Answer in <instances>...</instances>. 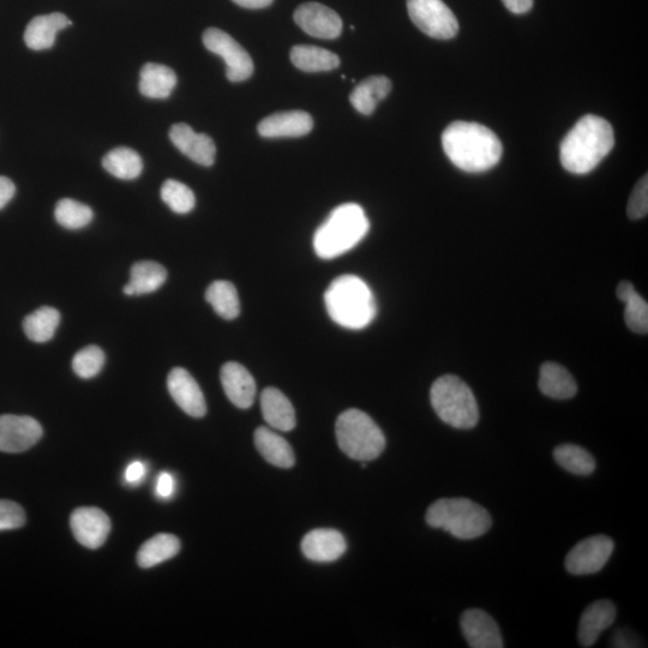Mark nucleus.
I'll list each match as a JSON object with an SVG mask.
<instances>
[{"label": "nucleus", "instance_id": "obj_22", "mask_svg": "<svg viewBox=\"0 0 648 648\" xmlns=\"http://www.w3.org/2000/svg\"><path fill=\"white\" fill-rule=\"evenodd\" d=\"M261 408L264 420L279 431L296 428V412L291 401L279 389L269 387L261 394Z\"/></svg>", "mask_w": 648, "mask_h": 648}, {"label": "nucleus", "instance_id": "obj_23", "mask_svg": "<svg viewBox=\"0 0 648 648\" xmlns=\"http://www.w3.org/2000/svg\"><path fill=\"white\" fill-rule=\"evenodd\" d=\"M539 389L551 399L568 400L578 393V384L564 366L548 362L540 368Z\"/></svg>", "mask_w": 648, "mask_h": 648}, {"label": "nucleus", "instance_id": "obj_28", "mask_svg": "<svg viewBox=\"0 0 648 648\" xmlns=\"http://www.w3.org/2000/svg\"><path fill=\"white\" fill-rule=\"evenodd\" d=\"M294 66L305 72L332 71L340 65V58L324 48L310 45H297L291 50Z\"/></svg>", "mask_w": 648, "mask_h": 648}, {"label": "nucleus", "instance_id": "obj_25", "mask_svg": "<svg viewBox=\"0 0 648 648\" xmlns=\"http://www.w3.org/2000/svg\"><path fill=\"white\" fill-rule=\"evenodd\" d=\"M177 86V76L166 65L148 63L140 76V92L149 99H167Z\"/></svg>", "mask_w": 648, "mask_h": 648}, {"label": "nucleus", "instance_id": "obj_7", "mask_svg": "<svg viewBox=\"0 0 648 648\" xmlns=\"http://www.w3.org/2000/svg\"><path fill=\"white\" fill-rule=\"evenodd\" d=\"M335 432L340 449L353 460L372 461L386 449V437L380 426L356 408L340 414Z\"/></svg>", "mask_w": 648, "mask_h": 648}, {"label": "nucleus", "instance_id": "obj_38", "mask_svg": "<svg viewBox=\"0 0 648 648\" xmlns=\"http://www.w3.org/2000/svg\"><path fill=\"white\" fill-rule=\"evenodd\" d=\"M648 213V178L642 177L629 197L627 214L632 220L644 219Z\"/></svg>", "mask_w": 648, "mask_h": 648}, {"label": "nucleus", "instance_id": "obj_26", "mask_svg": "<svg viewBox=\"0 0 648 648\" xmlns=\"http://www.w3.org/2000/svg\"><path fill=\"white\" fill-rule=\"evenodd\" d=\"M392 90V82L386 76H371L359 83L350 95V101L359 113L369 116Z\"/></svg>", "mask_w": 648, "mask_h": 648}, {"label": "nucleus", "instance_id": "obj_30", "mask_svg": "<svg viewBox=\"0 0 648 648\" xmlns=\"http://www.w3.org/2000/svg\"><path fill=\"white\" fill-rule=\"evenodd\" d=\"M102 166L113 177L122 180H134L141 176L143 161L134 149L119 147L111 150L102 159Z\"/></svg>", "mask_w": 648, "mask_h": 648}, {"label": "nucleus", "instance_id": "obj_45", "mask_svg": "<svg viewBox=\"0 0 648 648\" xmlns=\"http://www.w3.org/2000/svg\"><path fill=\"white\" fill-rule=\"evenodd\" d=\"M232 2L246 9H263L272 4L274 0H232Z\"/></svg>", "mask_w": 648, "mask_h": 648}, {"label": "nucleus", "instance_id": "obj_2", "mask_svg": "<svg viewBox=\"0 0 648 648\" xmlns=\"http://www.w3.org/2000/svg\"><path fill=\"white\" fill-rule=\"evenodd\" d=\"M614 146V129L608 120L588 114L563 138L561 164L570 173L586 174L593 171Z\"/></svg>", "mask_w": 648, "mask_h": 648}, {"label": "nucleus", "instance_id": "obj_44", "mask_svg": "<svg viewBox=\"0 0 648 648\" xmlns=\"http://www.w3.org/2000/svg\"><path fill=\"white\" fill-rule=\"evenodd\" d=\"M611 644V646L614 647H634L635 641L632 634H628L627 630L620 629L615 633L614 638H612Z\"/></svg>", "mask_w": 648, "mask_h": 648}, {"label": "nucleus", "instance_id": "obj_21", "mask_svg": "<svg viewBox=\"0 0 648 648\" xmlns=\"http://www.w3.org/2000/svg\"><path fill=\"white\" fill-rule=\"evenodd\" d=\"M71 24L69 18L60 12L35 17L24 32V41L30 50H48L56 42L60 30L70 27Z\"/></svg>", "mask_w": 648, "mask_h": 648}, {"label": "nucleus", "instance_id": "obj_1", "mask_svg": "<svg viewBox=\"0 0 648 648\" xmlns=\"http://www.w3.org/2000/svg\"><path fill=\"white\" fill-rule=\"evenodd\" d=\"M444 153L461 171L491 170L502 158L503 147L495 132L478 123L454 122L442 134Z\"/></svg>", "mask_w": 648, "mask_h": 648}, {"label": "nucleus", "instance_id": "obj_41", "mask_svg": "<svg viewBox=\"0 0 648 648\" xmlns=\"http://www.w3.org/2000/svg\"><path fill=\"white\" fill-rule=\"evenodd\" d=\"M146 476V465L142 461H134L126 468L125 480L131 485L140 484Z\"/></svg>", "mask_w": 648, "mask_h": 648}, {"label": "nucleus", "instance_id": "obj_32", "mask_svg": "<svg viewBox=\"0 0 648 648\" xmlns=\"http://www.w3.org/2000/svg\"><path fill=\"white\" fill-rule=\"evenodd\" d=\"M206 300L224 320L231 321L239 316L238 292L230 281L219 280L210 284L206 291Z\"/></svg>", "mask_w": 648, "mask_h": 648}, {"label": "nucleus", "instance_id": "obj_18", "mask_svg": "<svg viewBox=\"0 0 648 648\" xmlns=\"http://www.w3.org/2000/svg\"><path fill=\"white\" fill-rule=\"evenodd\" d=\"M616 620V606L608 599L597 600L582 612L578 639L582 647H592Z\"/></svg>", "mask_w": 648, "mask_h": 648}, {"label": "nucleus", "instance_id": "obj_36", "mask_svg": "<svg viewBox=\"0 0 648 648\" xmlns=\"http://www.w3.org/2000/svg\"><path fill=\"white\" fill-rule=\"evenodd\" d=\"M105 360L104 351L99 346L90 345L75 354L72 359V369L78 377L89 380V378L99 375V372L104 368Z\"/></svg>", "mask_w": 648, "mask_h": 648}, {"label": "nucleus", "instance_id": "obj_9", "mask_svg": "<svg viewBox=\"0 0 648 648\" xmlns=\"http://www.w3.org/2000/svg\"><path fill=\"white\" fill-rule=\"evenodd\" d=\"M207 50L225 60L226 76L231 82H243L254 74V62L250 54L224 30L209 28L203 33Z\"/></svg>", "mask_w": 648, "mask_h": 648}, {"label": "nucleus", "instance_id": "obj_19", "mask_svg": "<svg viewBox=\"0 0 648 648\" xmlns=\"http://www.w3.org/2000/svg\"><path fill=\"white\" fill-rule=\"evenodd\" d=\"M314 128V119L304 111L274 113L257 126L258 134L266 138L302 137Z\"/></svg>", "mask_w": 648, "mask_h": 648}, {"label": "nucleus", "instance_id": "obj_37", "mask_svg": "<svg viewBox=\"0 0 648 648\" xmlns=\"http://www.w3.org/2000/svg\"><path fill=\"white\" fill-rule=\"evenodd\" d=\"M626 304L624 321L632 332L647 334L648 332V304L635 290L622 300Z\"/></svg>", "mask_w": 648, "mask_h": 648}, {"label": "nucleus", "instance_id": "obj_5", "mask_svg": "<svg viewBox=\"0 0 648 648\" xmlns=\"http://www.w3.org/2000/svg\"><path fill=\"white\" fill-rule=\"evenodd\" d=\"M425 520L430 527L464 540L482 537L492 526L488 510L468 498L437 500L429 507Z\"/></svg>", "mask_w": 648, "mask_h": 648}, {"label": "nucleus", "instance_id": "obj_33", "mask_svg": "<svg viewBox=\"0 0 648 648\" xmlns=\"http://www.w3.org/2000/svg\"><path fill=\"white\" fill-rule=\"evenodd\" d=\"M554 459L564 470L576 476H590L596 470L597 462L585 448L576 444H561L554 450Z\"/></svg>", "mask_w": 648, "mask_h": 648}, {"label": "nucleus", "instance_id": "obj_8", "mask_svg": "<svg viewBox=\"0 0 648 648\" xmlns=\"http://www.w3.org/2000/svg\"><path fill=\"white\" fill-rule=\"evenodd\" d=\"M408 15L416 26L430 38L453 39L459 32V22L442 0H407Z\"/></svg>", "mask_w": 648, "mask_h": 648}, {"label": "nucleus", "instance_id": "obj_31", "mask_svg": "<svg viewBox=\"0 0 648 648\" xmlns=\"http://www.w3.org/2000/svg\"><path fill=\"white\" fill-rule=\"evenodd\" d=\"M166 280L167 270L160 263L140 261L131 268L129 285L135 296H143L158 291Z\"/></svg>", "mask_w": 648, "mask_h": 648}, {"label": "nucleus", "instance_id": "obj_42", "mask_svg": "<svg viewBox=\"0 0 648 648\" xmlns=\"http://www.w3.org/2000/svg\"><path fill=\"white\" fill-rule=\"evenodd\" d=\"M16 194V186L9 178L0 177V209H3Z\"/></svg>", "mask_w": 648, "mask_h": 648}, {"label": "nucleus", "instance_id": "obj_27", "mask_svg": "<svg viewBox=\"0 0 648 648\" xmlns=\"http://www.w3.org/2000/svg\"><path fill=\"white\" fill-rule=\"evenodd\" d=\"M180 550V542L176 536L168 533L156 534L147 540L137 552V563L142 568H152L171 560Z\"/></svg>", "mask_w": 648, "mask_h": 648}, {"label": "nucleus", "instance_id": "obj_6", "mask_svg": "<svg viewBox=\"0 0 648 648\" xmlns=\"http://www.w3.org/2000/svg\"><path fill=\"white\" fill-rule=\"evenodd\" d=\"M430 401L438 418L455 429L470 430L479 422L476 396L458 376L437 378L430 390Z\"/></svg>", "mask_w": 648, "mask_h": 648}, {"label": "nucleus", "instance_id": "obj_13", "mask_svg": "<svg viewBox=\"0 0 648 648\" xmlns=\"http://www.w3.org/2000/svg\"><path fill=\"white\" fill-rule=\"evenodd\" d=\"M294 21L306 34L318 39H335L341 34L342 21L336 12L320 3H305L294 11Z\"/></svg>", "mask_w": 648, "mask_h": 648}, {"label": "nucleus", "instance_id": "obj_12", "mask_svg": "<svg viewBox=\"0 0 648 648\" xmlns=\"http://www.w3.org/2000/svg\"><path fill=\"white\" fill-rule=\"evenodd\" d=\"M70 525L77 542L88 549L100 548L111 532L110 518L95 507L77 508L71 514Z\"/></svg>", "mask_w": 648, "mask_h": 648}, {"label": "nucleus", "instance_id": "obj_17", "mask_svg": "<svg viewBox=\"0 0 648 648\" xmlns=\"http://www.w3.org/2000/svg\"><path fill=\"white\" fill-rule=\"evenodd\" d=\"M220 377L225 394L234 406L246 410L254 404L256 383L254 377L242 364L226 363L221 368Z\"/></svg>", "mask_w": 648, "mask_h": 648}, {"label": "nucleus", "instance_id": "obj_43", "mask_svg": "<svg viewBox=\"0 0 648 648\" xmlns=\"http://www.w3.org/2000/svg\"><path fill=\"white\" fill-rule=\"evenodd\" d=\"M506 8L516 15L526 14L533 6V0H502Z\"/></svg>", "mask_w": 648, "mask_h": 648}, {"label": "nucleus", "instance_id": "obj_34", "mask_svg": "<svg viewBox=\"0 0 648 648\" xmlns=\"http://www.w3.org/2000/svg\"><path fill=\"white\" fill-rule=\"evenodd\" d=\"M54 216L58 224L66 230H81L93 221L94 213L87 204L63 198L57 203Z\"/></svg>", "mask_w": 648, "mask_h": 648}, {"label": "nucleus", "instance_id": "obj_24", "mask_svg": "<svg viewBox=\"0 0 648 648\" xmlns=\"http://www.w3.org/2000/svg\"><path fill=\"white\" fill-rule=\"evenodd\" d=\"M255 446L263 458L276 467L291 468L296 462L290 443L266 426L255 431Z\"/></svg>", "mask_w": 648, "mask_h": 648}, {"label": "nucleus", "instance_id": "obj_40", "mask_svg": "<svg viewBox=\"0 0 648 648\" xmlns=\"http://www.w3.org/2000/svg\"><path fill=\"white\" fill-rule=\"evenodd\" d=\"M176 488V483H174V478L171 473L162 472L158 478V483H156V494L160 498H171Z\"/></svg>", "mask_w": 648, "mask_h": 648}, {"label": "nucleus", "instance_id": "obj_3", "mask_svg": "<svg viewBox=\"0 0 648 648\" xmlns=\"http://www.w3.org/2000/svg\"><path fill=\"white\" fill-rule=\"evenodd\" d=\"M330 318L347 329H363L374 321L377 305L374 293L356 275H341L324 294Z\"/></svg>", "mask_w": 648, "mask_h": 648}, {"label": "nucleus", "instance_id": "obj_35", "mask_svg": "<svg viewBox=\"0 0 648 648\" xmlns=\"http://www.w3.org/2000/svg\"><path fill=\"white\" fill-rule=\"evenodd\" d=\"M161 198L172 212L188 214L195 208L196 198L194 192L178 180L168 179L162 185Z\"/></svg>", "mask_w": 648, "mask_h": 648}, {"label": "nucleus", "instance_id": "obj_16", "mask_svg": "<svg viewBox=\"0 0 648 648\" xmlns=\"http://www.w3.org/2000/svg\"><path fill=\"white\" fill-rule=\"evenodd\" d=\"M170 138L174 147L189 159L201 166H212L215 161V143L206 134H196L191 126L184 123L173 125Z\"/></svg>", "mask_w": 648, "mask_h": 648}, {"label": "nucleus", "instance_id": "obj_20", "mask_svg": "<svg viewBox=\"0 0 648 648\" xmlns=\"http://www.w3.org/2000/svg\"><path fill=\"white\" fill-rule=\"evenodd\" d=\"M347 544L339 531L318 528L306 534L302 551L306 558L314 562H333L345 554Z\"/></svg>", "mask_w": 648, "mask_h": 648}, {"label": "nucleus", "instance_id": "obj_15", "mask_svg": "<svg viewBox=\"0 0 648 648\" xmlns=\"http://www.w3.org/2000/svg\"><path fill=\"white\" fill-rule=\"evenodd\" d=\"M460 627L468 646L472 648L504 647L500 628L484 610H466L461 615Z\"/></svg>", "mask_w": 648, "mask_h": 648}, {"label": "nucleus", "instance_id": "obj_29", "mask_svg": "<svg viewBox=\"0 0 648 648\" xmlns=\"http://www.w3.org/2000/svg\"><path fill=\"white\" fill-rule=\"evenodd\" d=\"M59 323V311L51 306H42L24 318L23 330L29 340L36 344H45L53 339Z\"/></svg>", "mask_w": 648, "mask_h": 648}, {"label": "nucleus", "instance_id": "obj_10", "mask_svg": "<svg viewBox=\"0 0 648 648\" xmlns=\"http://www.w3.org/2000/svg\"><path fill=\"white\" fill-rule=\"evenodd\" d=\"M614 549V540L603 534L581 540L568 552L567 572L572 575L596 574L608 563Z\"/></svg>", "mask_w": 648, "mask_h": 648}, {"label": "nucleus", "instance_id": "obj_39", "mask_svg": "<svg viewBox=\"0 0 648 648\" xmlns=\"http://www.w3.org/2000/svg\"><path fill=\"white\" fill-rule=\"evenodd\" d=\"M26 524V514L20 504L0 500V531L16 530Z\"/></svg>", "mask_w": 648, "mask_h": 648}, {"label": "nucleus", "instance_id": "obj_4", "mask_svg": "<svg viewBox=\"0 0 648 648\" xmlns=\"http://www.w3.org/2000/svg\"><path fill=\"white\" fill-rule=\"evenodd\" d=\"M370 230L364 209L356 203L341 204L317 228L314 249L318 257L332 260L362 242Z\"/></svg>", "mask_w": 648, "mask_h": 648}, {"label": "nucleus", "instance_id": "obj_11", "mask_svg": "<svg viewBox=\"0 0 648 648\" xmlns=\"http://www.w3.org/2000/svg\"><path fill=\"white\" fill-rule=\"evenodd\" d=\"M44 434L32 417L4 414L0 416V452L21 453L35 446Z\"/></svg>", "mask_w": 648, "mask_h": 648}, {"label": "nucleus", "instance_id": "obj_14", "mask_svg": "<svg viewBox=\"0 0 648 648\" xmlns=\"http://www.w3.org/2000/svg\"><path fill=\"white\" fill-rule=\"evenodd\" d=\"M167 388L172 399L182 410L194 418L207 413L206 399L195 378L183 368H174L167 377Z\"/></svg>", "mask_w": 648, "mask_h": 648}]
</instances>
